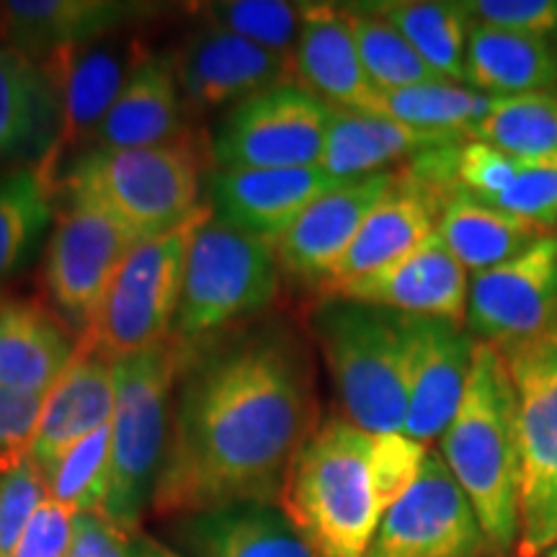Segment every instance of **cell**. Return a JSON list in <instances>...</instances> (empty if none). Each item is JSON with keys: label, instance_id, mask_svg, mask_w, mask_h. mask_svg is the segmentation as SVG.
<instances>
[{"label": "cell", "instance_id": "1", "mask_svg": "<svg viewBox=\"0 0 557 557\" xmlns=\"http://www.w3.org/2000/svg\"><path fill=\"white\" fill-rule=\"evenodd\" d=\"M310 354L269 323L191 351L181 374L152 511L181 519L235 504H278L292 459L315 434Z\"/></svg>", "mask_w": 557, "mask_h": 557}, {"label": "cell", "instance_id": "2", "mask_svg": "<svg viewBox=\"0 0 557 557\" xmlns=\"http://www.w3.org/2000/svg\"><path fill=\"white\" fill-rule=\"evenodd\" d=\"M442 457L468 496L487 547L506 553L521 534L517 387L496 346L478 341L468 389L442 434Z\"/></svg>", "mask_w": 557, "mask_h": 557}, {"label": "cell", "instance_id": "3", "mask_svg": "<svg viewBox=\"0 0 557 557\" xmlns=\"http://www.w3.org/2000/svg\"><path fill=\"white\" fill-rule=\"evenodd\" d=\"M278 506L318 557H364L382 517L372 434L329 418L292 459Z\"/></svg>", "mask_w": 557, "mask_h": 557}, {"label": "cell", "instance_id": "4", "mask_svg": "<svg viewBox=\"0 0 557 557\" xmlns=\"http://www.w3.org/2000/svg\"><path fill=\"white\" fill-rule=\"evenodd\" d=\"M348 421L369 434H403L408 416L406 315L323 299L310 318Z\"/></svg>", "mask_w": 557, "mask_h": 557}, {"label": "cell", "instance_id": "5", "mask_svg": "<svg viewBox=\"0 0 557 557\" xmlns=\"http://www.w3.org/2000/svg\"><path fill=\"white\" fill-rule=\"evenodd\" d=\"M191 351L165 341L114 359L116 403L111 416V483L103 513L122 532H137L152 506L171 436V398Z\"/></svg>", "mask_w": 557, "mask_h": 557}, {"label": "cell", "instance_id": "6", "mask_svg": "<svg viewBox=\"0 0 557 557\" xmlns=\"http://www.w3.org/2000/svg\"><path fill=\"white\" fill-rule=\"evenodd\" d=\"M67 197L107 209L139 240L189 220L199 205V156L189 137L158 148L86 150L65 173Z\"/></svg>", "mask_w": 557, "mask_h": 557}, {"label": "cell", "instance_id": "7", "mask_svg": "<svg viewBox=\"0 0 557 557\" xmlns=\"http://www.w3.org/2000/svg\"><path fill=\"white\" fill-rule=\"evenodd\" d=\"M276 246L214 220L201 222L189 243L171 341L194 351L243 318L267 310L278 295Z\"/></svg>", "mask_w": 557, "mask_h": 557}, {"label": "cell", "instance_id": "8", "mask_svg": "<svg viewBox=\"0 0 557 557\" xmlns=\"http://www.w3.org/2000/svg\"><path fill=\"white\" fill-rule=\"evenodd\" d=\"M209 214V205H201L178 227L139 240L111 278L94 323L81 341L109 359L148 351L171 341L189 243Z\"/></svg>", "mask_w": 557, "mask_h": 557}, {"label": "cell", "instance_id": "9", "mask_svg": "<svg viewBox=\"0 0 557 557\" xmlns=\"http://www.w3.org/2000/svg\"><path fill=\"white\" fill-rule=\"evenodd\" d=\"M517 387L521 451L519 553L532 557L557 542V318L545 331L496 346Z\"/></svg>", "mask_w": 557, "mask_h": 557}, {"label": "cell", "instance_id": "10", "mask_svg": "<svg viewBox=\"0 0 557 557\" xmlns=\"http://www.w3.org/2000/svg\"><path fill=\"white\" fill-rule=\"evenodd\" d=\"M333 107L297 83H282L235 103L212 139L218 171L320 165Z\"/></svg>", "mask_w": 557, "mask_h": 557}, {"label": "cell", "instance_id": "11", "mask_svg": "<svg viewBox=\"0 0 557 557\" xmlns=\"http://www.w3.org/2000/svg\"><path fill=\"white\" fill-rule=\"evenodd\" d=\"M139 238L107 209L67 197L45 256V289L67 329L83 336L94 323L111 278Z\"/></svg>", "mask_w": 557, "mask_h": 557}, {"label": "cell", "instance_id": "12", "mask_svg": "<svg viewBox=\"0 0 557 557\" xmlns=\"http://www.w3.org/2000/svg\"><path fill=\"white\" fill-rule=\"evenodd\" d=\"M487 540L468 496L429 451L416 483L382 517L364 557H483Z\"/></svg>", "mask_w": 557, "mask_h": 557}, {"label": "cell", "instance_id": "13", "mask_svg": "<svg viewBox=\"0 0 557 557\" xmlns=\"http://www.w3.org/2000/svg\"><path fill=\"white\" fill-rule=\"evenodd\" d=\"M148 54L137 37H107L47 58L45 70L58 90L60 127L50 152L41 158L39 171L52 184L60 152L65 148L75 150L94 139L96 129Z\"/></svg>", "mask_w": 557, "mask_h": 557}, {"label": "cell", "instance_id": "14", "mask_svg": "<svg viewBox=\"0 0 557 557\" xmlns=\"http://www.w3.org/2000/svg\"><path fill=\"white\" fill-rule=\"evenodd\" d=\"M557 318V233L542 235L517 259L475 274L468 331L483 344L506 346L545 331Z\"/></svg>", "mask_w": 557, "mask_h": 557}, {"label": "cell", "instance_id": "15", "mask_svg": "<svg viewBox=\"0 0 557 557\" xmlns=\"http://www.w3.org/2000/svg\"><path fill=\"white\" fill-rule=\"evenodd\" d=\"M408 416L403 434L429 444L455 421L478 341L449 320L406 315Z\"/></svg>", "mask_w": 557, "mask_h": 557}, {"label": "cell", "instance_id": "16", "mask_svg": "<svg viewBox=\"0 0 557 557\" xmlns=\"http://www.w3.org/2000/svg\"><path fill=\"white\" fill-rule=\"evenodd\" d=\"M341 184L346 181L331 176L323 165L218 171L209 181V209L214 220L276 246L305 209Z\"/></svg>", "mask_w": 557, "mask_h": 557}, {"label": "cell", "instance_id": "17", "mask_svg": "<svg viewBox=\"0 0 557 557\" xmlns=\"http://www.w3.org/2000/svg\"><path fill=\"white\" fill-rule=\"evenodd\" d=\"M176 70L186 109L191 111L235 107L292 81L289 60L209 24L186 39Z\"/></svg>", "mask_w": 557, "mask_h": 557}, {"label": "cell", "instance_id": "18", "mask_svg": "<svg viewBox=\"0 0 557 557\" xmlns=\"http://www.w3.org/2000/svg\"><path fill=\"white\" fill-rule=\"evenodd\" d=\"M329 297L374 305V308L400 312V315L436 318L465 325L470 278L468 269L451 256V250L434 233L406 259L395 261L393 267L382 269L377 274L346 284Z\"/></svg>", "mask_w": 557, "mask_h": 557}, {"label": "cell", "instance_id": "19", "mask_svg": "<svg viewBox=\"0 0 557 557\" xmlns=\"http://www.w3.org/2000/svg\"><path fill=\"white\" fill-rule=\"evenodd\" d=\"M444 201H447L444 194L429 189L406 169H398L395 184L369 212L344 259L320 284V295L329 297L346 284L377 274L413 253L421 243H426L436 233Z\"/></svg>", "mask_w": 557, "mask_h": 557}, {"label": "cell", "instance_id": "20", "mask_svg": "<svg viewBox=\"0 0 557 557\" xmlns=\"http://www.w3.org/2000/svg\"><path fill=\"white\" fill-rule=\"evenodd\" d=\"M395 176L398 171L393 169L367 178L346 181L305 209L302 218L276 243L282 271L305 282H315L320 287L336 269V263L344 259L369 212L395 184Z\"/></svg>", "mask_w": 557, "mask_h": 557}, {"label": "cell", "instance_id": "21", "mask_svg": "<svg viewBox=\"0 0 557 557\" xmlns=\"http://www.w3.org/2000/svg\"><path fill=\"white\" fill-rule=\"evenodd\" d=\"M156 13L122 0H11L0 3V39L26 58H52L101 41Z\"/></svg>", "mask_w": 557, "mask_h": 557}, {"label": "cell", "instance_id": "22", "mask_svg": "<svg viewBox=\"0 0 557 557\" xmlns=\"http://www.w3.org/2000/svg\"><path fill=\"white\" fill-rule=\"evenodd\" d=\"M114 403V359L103 357L78 338L73 361L47 395L45 413L34 438L32 459L41 472L54 468L83 438L109 426Z\"/></svg>", "mask_w": 557, "mask_h": 557}, {"label": "cell", "instance_id": "23", "mask_svg": "<svg viewBox=\"0 0 557 557\" xmlns=\"http://www.w3.org/2000/svg\"><path fill=\"white\" fill-rule=\"evenodd\" d=\"M292 83L336 109L374 114L380 90L372 86L361 65L346 11L333 5H308L292 52Z\"/></svg>", "mask_w": 557, "mask_h": 557}, {"label": "cell", "instance_id": "24", "mask_svg": "<svg viewBox=\"0 0 557 557\" xmlns=\"http://www.w3.org/2000/svg\"><path fill=\"white\" fill-rule=\"evenodd\" d=\"M184 557H318L278 504H235L176 519Z\"/></svg>", "mask_w": 557, "mask_h": 557}, {"label": "cell", "instance_id": "25", "mask_svg": "<svg viewBox=\"0 0 557 557\" xmlns=\"http://www.w3.org/2000/svg\"><path fill=\"white\" fill-rule=\"evenodd\" d=\"M184 94L176 58L148 54L96 129L90 150H137L184 139Z\"/></svg>", "mask_w": 557, "mask_h": 557}, {"label": "cell", "instance_id": "26", "mask_svg": "<svg viewBox=\"0 0 557 557\" xmlns=\"http://www.w3.org/2000/svg\"><path fill=\"white\" fill-rule=\"evenodd\" d=\"M78 341L29 299H0V387L47 395L70 367Z\"/></svg>", "mask_w": 557, "mask_h": 557}, {"label": "cell", "instance_id": "27", "mask_svg": "<svg viewBox=\"0 0 557 557\" xmlns=\"http://www.w3.org/2000/svg\"><path fill=\"white\" fill-rule=\"evenodd\" d=\"M462 143V137L434 135L359 109H336L325 137L320 165L341 181H357L393 171L389 165L416 158L436 145Z\"/></svg>", "mask_w": 557, "mask_h": 557}, {"label": "cell", "instance_id": "28", "mask_svg": "<svg viewBox=\"0 0 557 557\" xmlns=\"http://www.w3.org/2000/svg\"><path fill=\"white\" fill-rule=\"evenodd\" d=\"M468 83L480 94H493L496 99L532 94L557 96V45L470 21Z\"/></svg>", "mask_w": 557, "mask_h": 557}, {"label": "cell", "instance_id": "29", "mask_svg": "<svg viewBox=\"0 0 557 557\" xmlns=\"http://www.w3.org/2000/svg\"><path fill=\"white\" fill-rule=\"evenodd\" d=\"M60 127L58 90L37 60L0 45V156H47Z\"/></svg>", "mask_w": 557, "mask_h": 557}, {"label": "cell", "instance_id": "30", "mask_svg": "<svg viewBox=\"0 0 557 557\" xmlns=\"http://www.w3.org/2000/svg\"><path fill=\"white\" fill-rule=\"evenodd\" d=\"M436 235L465 269L483 274L517 259L521 250L549 233L457 189L444 201Z\"/></svg>", "mask_w": 557, "mask_h": 557}, {"label": "cell", "instance_id": "31", "mask_svg": "<svg viewBox=\"0 0 557 557\" xmlns=\"http://www.w3.org/2000/svg\"><path fill=\"white\" fill-rule=\"evenodd\" d=\"M393 24L442 81L468 83L470 18L459 3L393 0L367 5Z\"/></svg>", "mask_w": 557, "mask_h": 557}, {"label": "cell", "instance_id": "32", "mask_svg": "<svg viewBox=\"0 0 557 557\" xmlns=\"http://www.w3.org/2000/svg\"><path fill=\"white\" fill-rule=\"evenodd\" d=\"M496 103V96H485L449 81H434L400 90H380L374 114L421 132L470 139L472 132L491 116Z\"/></svg>", "mask_w": 557, "mask_h": 557}, {"label": "cell", "instance_id": "33", "mask_svg": "<svg viewBox=\"0 0 557 557\" xmlns=\"http://www.w3.org/2000/svg\"><path fill=\"white\" fill-rule=\"evenodd\" d=\"M470 139L493 145L519 163L557 165V96L498 99L496 109Z\"/></svg>", "mask_w": 557, "mask_h": 557}, {"label": "cell", "instance_id": "34", "mask_svg": "<svg viewBox=\"0 0 557 557\" xmlns=\"http://www.w3.org/2000/svg\"><path fill=\"white\" fill-rule=\"evenodd\" d=\"M54 184L39 165L0 173V287L52 220Z\"/></svg>", "mask_w": 557, "mask_h": 557}, {"label": "cell", "instance_id": "35", "mask_svg": "<svg viewBox=\"0 0 557 557\" xmlns=\"http://www.w3.org/2000/svg\"><path fill=\"white\" fill-rule=\"evenodd\" d=\"M346 16L351 24L354 41H357L361 65L374 88L400 90L442 81L408 45V39L367 5L361 11H346Z\"/></svg>", "mask_w": 557, "mask_h": 557}, {"label": "cell", "instance_id": "36", "mask_svg": "<svg viewBox=\"0 0 557 557\" xmlns=\"http://www.w3.org/2000/svg\"><path fill=\"white\" fill-rule=\"evenodd\" d=\"M308 3H284V0H227L209 3L201 9V18L230 34L253 41L263 50L289 60L302 32Z\"/></svg>", "mask_w": 557, "mask_h": 557}, {"label": "cell", "instance_id": "37", "mask_svg": "<svg viewBox=\"0 0 557 557\" xmlns=\"http://www.w3.org/2000/svg\"><path fill=\"white\" fill-rule=\"evenodd\" d=\"M45 480L50 498L67 511H103L111 483V423L70 449Z\"/></svg>", "mask_w": 557, "mask_h": 557}, {"label": "cell", "instance_id": "38", "mask_svg": "<svg viewBox=\"0 0 557 557\" xmlns=\"http://www.w3.org/2000/svg\"><path fill=\"white\" fill-rule=\"evenodd\" d=\"M50 498L45 472L32 457L0 475V557H13L26 527Z\"/></svg>", "mask_w": 557, "mask_h": 557}, {"label": "cell", "instance_id": "39", "mask_svg": "<svg viewBox=\"0 0 557 557\" xmlns=\"http://www.w3.org/2000/svg\"><path fill=\"white\" fill-rule=\"evenodd\" d=\"M491 207L553 233L557 230V165L521 163L508 189Z\"/></svg>", "mask_w": 557, "mask_h": 557}, {"label": "cell", "instance_id": "40", "mask_svg": "<svg viewBox=\"0 0 557 557\" xmlns=\"http://www.w3.org/2000/svg\"><path fill=\"white\" fill-rule=\"evenodd\" d=\"M429 449L406 434H372V470L385 508H393L416 483Z\"/></svg>", "mask_w": 557, "mask_h": 557}, {"label": "cell", "instance_id": "41", "mask_svg": "<svg viewBox=\"0 0 557 557\" xmlns=\"http://www.w3.org/2000/svg\"><path fill=\"white\" fill-rule=\"evenodd\" d=\"M519 160L506 156L493 145L468 139L457 156V189L470 194L478 201H485V205H493L508 189V184L519 173Z\"/></svg>", "mask_w": 557, "mask_h": 557}, {"label": "cell", "instance_id": "42", "mask_svg": "<svg viewBox=\"0 0 557 557\" xmlns=\"http://www.w3.org/2000/svg\"><path fill=\"white\" fill-rule=\"evenodd\" d=\"M459 5L475 24L549 41L557 39V0H472Z\"/></svg>", "mask_w": 557, "mask_h": 557}, {"label": "cell", "instance_id": "43", "mask_svg": "<svg viewBox=\"0 0 557 557\" xmlns=\"http://www.w3.org/2000/svg\"><path fill=\"white\" fill-rule=\"evenodd\" d=\"M47 395L0 387V475L32 457Z\"/></svg>", "mask_w": 557, "mask_h": 557}, {"label": "cell", "instance_id": "44", "mask_svg": "<svg viewBox=\"0 0 557 557\" xmlns=\"http://www.w3.org/2000/svg\"><path fill=\"white\" fill-rule=\"evenodd\" d=\"M75 513L47 498L26 527L13 557H67Z\"/></svg>", "mask_w": 557, "mask_h": 557}, {"label": "cell", "instance_id": "45", "mask_svg": "<svg viewBox=\"0 0 557 557\" xmlns=\"http://www.w3.org/2000/svg\"><path fill=\"white\" fill-rule=\"evenodd\" d=\"M67 557H132L129 534L103 511L75 513Z\"/></svg>", "mask_w": 557, "mask_h": 557}, {"label": "cell", "instance_id": "46", "mask_svg": "<svg viewBox=\"0 0 557 557\" xmlns=\"http://www.w3.org/2000/svg\"><path fill=\"white\" fill-rule=\"evenodd\" d=\"M129 553L132 557H184L181 553H173L171 547H165L163 542L150 537V534L139 532V529L129 534Z\"/></svg>", "mask_w": 557, "mask_h": 557}, {"label": "cell", "instance_id": "47", "mask_svg": "<svg viewBox=\"0 0 557 557\" xmlns=\"http://www.w3.org/2000/svg\"><path fill=\"white\" fill-rule=\"evenodd\" d=\"M549 557H557V547L553 549V553H549Z\"/></svg>", "mask_w": 557, "mask_h": 557}]
</instances>
